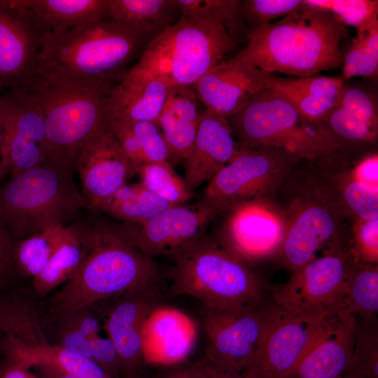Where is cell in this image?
<instances>
[{
  "label": "cell",
  "mask_w": 378,
  "mask_h": 378,
  "mask_svg": "<svg viewBox=\"0 0 378 378\" xmlns=\"http://www.w3.org/2000/svg\"><path fill=\"white\" fill-rule=\"evenodd\" d=\"M89 211L69 225L85 256L77 272L52 300L53 313L61 317L103 300L159 288L161 272L155 260L132 243L120 222Z\"/></svg>",
  "instance_id": "6da1fadb"
},
{
  "label": "cell",
  "mask_w": 378,
  "mask_h": 378,
  "mask_svg": "<svg viewBox=\"0 0 378 378\" xmlns=\"http://www.w3.org/2000/svg\"><path fill=\"white\" fill-rule=\"evenodd\" d=\"M346 27L330 13L304 6L246 34L247 44L234 59L270 74L318 76L342 68L340 43Z\"/></svg>",
  "instance_id": "7a4b0ae2"
},
{
  "label": "cell",
  "mask_w": 378,
  "mask_h": 378,
  "mask_svg": "<svg viewBox=\"0 0 378 378\" xmlns=\"http://www.w3.org/2000/svg\"><path fill=\"white\" fill-rule=\"evenodd\" d=\"M153 32L104 19L42 36L37 72L88 85L113 84Z\"/></svg>",
  "instance_id": "3957f363"
},
{
  "label": "cell",
  "mask_w": 378,
  "mask_h": 378,
  "mask_svg": "<svg viewBox=\"0 0 378 378\" xmlns=\"http://www.w3.org/2000/svg\"><path fill=\"white\" fill-rule=\"evenodd\" d=\"M112 84L88 85L36 73L26 90L43 111L51 160L73 174L84 146L111 127Z\"/></svg>",
  "instance_id": "277c9868"
},
{
  "label": "cell",
  "mask_w": 378,
  "mask_h": 378,
  "mask_svg": "<svg viewBox=\"0 0 378 378\" xmlns=\"http://www.w3.org/2000/svg\"><path fill=\"white\" fill-rule=\"evenodd\" d=\"M170 293L206 307L235 309L267 300L265 284L249 264L206 234L174 258Z\"/></svg>",
  "instance_id": "5b68a950"
},
{
  "label": "cell",
  "mask_w": 378,
  "mask_h": 378,
  "mask_svg": "<svg viewBox=\"0 0 378 378\" xmlns=\"http://www.w3.org/2000/svg\"><path fill=\"white\" fill-rule=\"evenodd\" d=\"M73 176L50 162L0 184V220L15 241L51 227H66L87 209Z\"/></svg>",
  "instance_id": "8992f818"
},
{
  "label": "cell",
  "mask_w": 378,
  "mask_h": 378,
  "mask_svg": "<svg viewBox=\"0 0 378 378\" xmlns=\"http://www.w3.org/2000/svg\"><path fill=\"white\" fill-rule=\"evenodd\" d=\"M227 120L242 147L281 150L298 160H325L346 153L323 125L266 88Z\"/></svg>",
  "instance_id": "52a82bcc"
},
{
  "label": "cell",
  "mask_w": 378,
  "mask_h": 378,
  "mask_svg": "<svg viewBox=\"0 0 378 378\" xmlns=\"http://www.w3.org/2000/svg\"><path fill=\"white\" fill-rule=\"evenodd\" d=\"M234 37L213 22L180 17L155 35L133 67L170 86H193L235 48Z\"/></svg>",
  "instance_id": "ba28073f"
},
{
  "label": "cell",
  "mask_w": 378,
  "mask_h": 378,
  "mask_svg": "<svg viewBox=\"0 0 378 378\" xmlns=\"http://www.w3.org/2000/svg\"><path fill=\"white\" fill-rule=\"evenodd\" d=\"M358 260L351 248L335 245L270 289V298L278 308L293 314H315L340 306Z\"/></svg>",
  "instance_id": "9c48e42d"
},
{
  "label": "cell",
  "mask_w": 378,
  "mask_h": 378,
  "mask_svg": "<svg viewBox=\"0 0 378 378\" xmlns=\"http://www.w3.org/2000/svg\"><path fill=\"white\" fill-rule=\"evenodd\" d=\"M50 162L44 117L36 97L24 89L1 96L0 180Z\"/></svg>",
  "instance_id": "30bf717a"
},
{
  "label": "cell",
  "mask_w": 378,
  "mask_h": 378,
  "mask_svg": "<svg viewBox=\"0 0 378 378\" xmlns=\"http://www.w3.org/2000/svg\"><path fill=\"white\" fill-rule=\"evenodd\" d=\"M297 160L281 150L240 146L234 158L209 181L202 199L219 214L244 201L264 199Z\"/></svg>",
  "instance_id": "8fae6325"
},
{
  "label": "cell",
  "mask_w": 378,
  "mask_h": 378,
  "mask_svg": "<svg viewBox=\"0 0 378 378\" xmlns=\"http://www.w3.org/2000/svg\"><path fill=\"white\" fill-rule=\"evenodd\" d=\"M274 308L270 298L235 309L205 307L203 328L208 345L202 360L243 372L259 347Z\"/></svg>",
  "instance_id": "7c38bea8"
},
{
  "label": "cell",
  "mask_w": 378,
  "mask_h": 378,
  "mask_svg": "<svg viewBox=\"0 0 378 378\" xmlns=\"http://www.w3.org/2000/svg\"><path fill=\"white\" fill-rule=\"evenodd\" d=\"M328 311L293 314L275 305L259 347L244 371L254 378H292Z\"/></svg>",
  "instance_id": "4fadbf2b"
},
{
  "label": "cell",
  "mask_w": 378,
  "mask_h": 378,
  "mask_svg": "<svg viewBox=\"0 0 378 378\" xmlns=\"http://www.w3.org/2000/svg\"><path fill=\"white\" fill-rule=\"evenodd\" d=\"M218 214L214 206L202 199L193 204L172 206L142 223H121L130 239L146 255L174 258L204 236Z\"/></svg>",
  "instance_id": "5bb4252c"
},
{
  "label": "cell",
  "mask_w": 378,
  "mask_h": 378,
  "mask_svg": "<svg viewBox=\"0 0 378 378\" xmlns=\"http://www.w3.org/2000/svg\"><path fill=\"white\" fill-rule=\"evenodd\" d=\"M330 195H314L295 204L285 218V229L279 254L291 272L314 258L316 253L338 231L342 211Z\"/></svg>",
  "instance_id": "9a60e30c"
},
{
  "label": "cell",
  "mask_w": 378,
  "mask_h": 378,
  "mask_svg": "<svg viewBox=\"0 0 378 378\" xmlns=\"http://www.w3.org/2000/svg\"><path fill=\"white\" fill-rule=\"evenodd\" d=\"M224 211L221 244L227 249L248 263L279 252L285 218L264 199L244 201Z\"/></svg>",
  "instance_id": "2e32d148"
},
{
  "label": "cell",
  "mask_w": 378,
  "mask_h": 378,
  "mask_svg": "<svg viewBox=\"0 0 378 378\" xmlns=\"http://www.w3.org/2000/svg\"><path fill=\"white\" fill-rule=\"evenodd\" d=\"M43 34L14 1H0V86L26 90L36 75Z\"/></svg>",
  "instance_id": "e0dca14e"
},
{
  "label": "cell",
  "mask_w": 378,
  "mask_h": 378,
  "mask_svg": "<svg viewBox=\"0 0 378 378\" xmlns=\"http://www.w3.org/2000/svg\"><path fill=\"white\" fill-rule=\"evenodd\" d=\"M87 209L93 211L133 176L131 165L110 127L87 143L76 164Z\"/></svg>",
  "instance_id": "ac0fdd59"
},
{
  "label": "cell",
  "mask_w": 378,
  "mask_h": 378,
  "mask_svg": "<svg viewBox=\"0 0 378 378\" xmlns=\"http://www.w3.org/2000/svg\"><path fill=\"white\" fill-rule=\"evenodd\" d=\"M355 316L342 305L328 312L292 378H335L349 363L356 328Z\"/></svg>",
  "instance_id": "d6986e66"
},
{
  "label": "cell",
  "mask_w": 378,
  "mask_h": 378,
  "mask_svg": "<svg viewBox=\"0 0 378 378\" xmlns=\"http://www.w3.org/2000/svg\"><path fill=\"white\" fill-rule=\"evenodd\" d=\"M347 153L377 144L378 99L370 85L345 80L340 97L321 124Z\"/></svg>",
  "instance_id": "ffe728a7"
},
{
  "label": "cell",
  "mask_w": 378,
  "mask_h": 378,
  "mask_svg": "<svg viewBox=\"0 0 378 378\" xmlns=\"http://www.w3.org/2000/svg\"><path fill=\"white\" fill-rule=\"evenodd\" d=\"M108 314L105 328L118 351L121 370L136 372L145 363L142 354V330L146 318L159 304L160 288L146 289L118 297Z\"/></svg>",
  "instance_id": "44dd1931"
},
{
  "label": "cell",
  "mask_w": 378,
  "mask_h": 378,
  "mask_svg": "<svg viewBox=\"0 0 378 378\" xmlns=\"http://www.w3.org/2000/svg\"><path fill=\"white\" fill-rule=\"evenodd\" d=\"M197 324L178 309L159 304L146 318L142 330L145 363L176 365L183 363L195 347Z\"/></svg>",
  "instance_id": "7402d4cb"
},
{
  "label": "cell",
  "mask_w": 378,
  "mask_h": 378,
  "mask_svg": "<svg viewBox=\"0 0 378 378\" xmlns=\"http://www.w3.org/2000/svg\"><path fill=\"white\" fill-rule=\"evenodd\" d=\"M240 144L227 118L204 109L200 112L198 130L185 162L184 181L193 192L209 181L237 155Z\"/></svg>",
  "instance_id": "603a6c76"
},
{
  "label": "cell",
  "mask_w": 378,
  "mask_h": 378,
  "mask_svg": "<svg viewBox=\"0 0 378 378\" xmlns=\"http://www.w3.org/2000/svg\"><path fill=\"white\" fill-rule=\"evenodd\" d=\"M193 87L205 109L227 118L265 88L255 67L234 57L212 67Z\"/></svg>",
  "instance_id": "cb8c5ba5"
},
{
  "label": "cell",
  "mask_w": 378,
  "mask_h": 378,
  "mask_svg": "<svg viewBox=\"0 0 378 378\" xmlns=\"http://www.w3.org/2000/svg\"><path fill=\"white\" fill-rule=\"evenodd\" d=\"M172 88L162 79L132 67L111 91L109 122H157Z\"/></svg>",
  "instance_id": "d4e9b609"
},
{
  "label": "cell",
  "mask_w": 378,
  "mask_h": 378,
  "mask_svg": "<svg viewBox=\"0 0 378 378\" xmlns=\"http://www.w3.org/2000/svg\"><path fill=\"white\" fill-rule=\"evenodd\" d=\"M256 71L265 88L282 95L304 117L320 125L336 104L345 82L342 76L284 77Z\"/></svg>",
  "instance_id": "484cf974"
},
{
  "label": "cell",
  "mask_w": 378,
  "mask_h": 378,
  "mask_svg": "<svg viewBox=\"0 0 378 378\" xmlns=\"http://www.w3.org/2000/svg\"><path fill=\"white\" fill-rule=\"evenodd\" d=\"M197 99L194 87L173 86L158 120L172 165L184 162L193 147L200 117Z\"/></svg>",
  "instance_id": "4316f807"
},
{
  "label": "cell",
  "mask_w": 378,
  "mask_h": 378,
  "mask_svg": "<svg viewBox=\"0 0 378 378\" xmlns=\"http://www.w3.org/2000/svg\"><path fill=\"white\" fill-rule=\"evenodd\" d=\"M42 34H59L108 19V0H14Z\"/></svg>",
  "instance_id": "83f0119b"
},
{
  "label": "cell",
  "mask_w": 378,
  "mask_h": 378,
  "mask_svg": "<svg viewBox=\"0 0 378 378\" xmlns=\"http://www.w3.org/2000/svg\"><path fill=\"white\" fill-rule=\"evenodd\" d=\"M1 352L5 360L29 369L48 365L78 378H113L94 360L58 344L32 349L7 348Z\"/></svg>",
  "instance_id": "f1b7e54d"
},
{
  "label": "cell",
  "mask_w": 378,
  "mask_h": 378,
  "mask_svg": "<svg viewBox=\"0 0 378 378\" xmlns=\"http://www.w3.org/2000/svg\"><path fill=\"white\" fill-rule=\"evenodd\" d=\"M110 126L131 165L133 176L145 164L169 162V148L157 122H111Z\"/></svg>",
  "instance_id": "f546056e"
},
{
  "label": "cell",
  "mask_w": 378,
  "mask_h": 378,
  "mask_svg": "<svg viewBox=\"0 0 378 378\" xmlns=\"http://www.w3.org/2000/svg\"><path fill=\"white\" fill-rule=\"evenodd\" d=\"M172 206L141 183H126L92 211L120 223H142Z\"/></svg>",
  "instance_id": "4dcf8cb0"
},
{
  "label": "cell",
  "mask_w": 378,
  "mask_h": 378,
  "mask_svg": "<svg viewBox=\"0 0 378 378\" xmlns=\"http://www.w3.org/2000/svg\"><path fill=\"white\" fill-rule=\"evenodd\" d=\"M177 11L174 0H108V19L156 34L172 24Z\"/></svg>",
  "instance_id": "1f68e13d"
},
{
  "label": "cell",
  "mask_w": 378,
  "mask_h": 378,
  "mask_svg": "<svg viewBox=\"0 0 378 378\" xmlns=\"http://www.w3.org/2000/svg\"><path fill=\"white\" fill-rule=\"evenodd\" d=\"M67 226H55L15 241L13 260L17 276L34 278L45 268L62 244Z\"/></svg>",
  "instance_id": "d6a6232c"
},
{
  "label": "cell",
  "mask_w": 378,
  "mask_h": 378,
  "mask_svg": "<svg viewBox=\"0 0 378 378\" xmlns=\"http://www.w3.org/2000/svg\"><path fill=\"white\" fill-rule=\"evenodd\" d=\"M85 256L84 248L70 225L66 237L49 262L33 279L35 293L43 297L66 283L77 272Z\"/></svg>",
  "instance_id": "836d02e7"
},
{
  "label": "cell",
  "mask_w": 378,
  "mask_h": 378,
  "mask_svg": "<svg viewBox=\"0 0 378 378\" xmlns=\"http://www.w3.org/2000/svg\"><path fill=\"white\" fill-rule=\"evenodd\" d=\"M342 307L353 315H361L365 322H377V264L365 263L358 260L342 301Z\"/></svg>",
  "instance_id": "e575fe53"
},
{
  "label": "cell",
  "mask_w": 378,
  "mask_h": 378,
  "mask_svg": "<svg viewBox=\"0 0 378 378\" xmlns=\"http://www.w3.org/2000/svg\"><path fill=\"white\" fill-rule=\"evenodd\" d=\"M342 77L377 78L378 75V22L358 31L343 56Z\"/></svg>",
  "instance_id": "d590c367"
},
{
  "label": "cell",
  "mask_w": 378,
  "mask_h": 378,
  "mask_svg": "<svg viewBox=\"0 0 378 378\" xmlns=\"http://www.w3.org/2000/svg\"><path fill=\"white\" fill-rule=\"evenodd\" d=\"M181 17L213 22L224 27L231 35L241 26L239 0H174Z\"/></svg>",
  "instance_id": "8d00e7d4"
},
{
  "label": "cell",
  "mask_w": 378,
  "mask_h": 378,
  "mask_svg": "<svg viewBox=\"0 0 378 378\" xmlns=\"http://www.w3.org/2000/svg\"><path fill=\"white\" fill-rule=\"evenodd\" d=\"M137 174L146 189L172 205L186 204L192 197L184 179L168 161L145 164Z\"/></svg>",
  "instance_id": "74e56055"
},
{
  "label": "cell",
  "mask_w": 378,
  "mask_h": 378,
  "mask_svg": "<svg viewBox=\"0 0 378 378\" xmlns=\"http://www.w3.org/2000/svg\"><path fill=\"white\" fill-rule=\"evenodd\" d=\"M342 376L346 378H378L377 322L356 325L352 354Z\"/></svg>",
  "instance_id": "f35d334b"
},
{
  "label": "cell",
  "mask_w": 378,
  "mask_h": 378,
  "mask_svg": "<svg viewBox=\"0 0 378 378\" xmlns=\"http://www.w3.org/2000/svg\"><path fill=\"white\" fill-rule=\"evenodd\" d=\"M311 7L330 13L345 27L361 31L378 22L377 0H304Z\"/></svg>",
  "instance_id": "ab89813d"
},
{
  "label": "cell",
  "mask_w": 378,
  "mask_h": 378,
  "mask_svg": "<svg viewBox=\"0 0 378 378\" xmlns=\"http://www.w3.org/2000/svg\"><path fill=\"white\" fill-rule=\"evenodd\" d=\"M62 318H66V322L59 335L58 344L90 359L93 340L99 335L98 319L88 310Z\"/></svg>",
  "instance_id": "60d3db41"
},
{
  "label": "cell",
  "mask_w": 378,
  "mask_h": 378,
  "mask_svg": "<svg viewBox=\"0 0 378 378\" xmlns=\"http://www.w3.org/2000/svg\"><path fill=\"white\" fill-rule=\"evenodd\" d=\"M344 179L341 190V201L356 218H378V187L358 181L353 177Z\"/></svg>",
  "instance_id": "b9f144b4"
},
{
  "label": "cell",
  "mask_w": 378,
  "mask_h": 378,
  "mask_svg": "<svg viewBox=\"0 0 378 378\" xmlns=\"http://www.w3.org/2000/svg\"><path fill=\"white\" fill-rule=\"evenodd\" d=\"M304 6V0H246L241 1V15L253 28L279 20Z\"/></svg>",
  "instance_id": "7bdbcfd3"
},
{
  "label": "cell",
  "mask_w": 378,
  "mask_h": 378,
  "mask_svg": "<svg viewBox=\"0 0 378 378\" xmlns=\"http://www.w3.org/2000/svg\"><path fill=\"white\" fill-rule=\"evenodd\" d=\"M351 248L359 261L377 264L378 218H356L353 227V244Z\"/></svg>",
  "instance_id": "ee69618b"
},
{
  "label": "cell",
  "mask_w": 378,
  "mask_h": 378,
  "mask_svg": "<svg viewBox=\"0 0 378 378\" xmlns=\"http://www.w3.org/2000/svg\"><path fill=\"white\" fill-rule=\"evenodd\" d=\"M15 240L0 220V294L7 291L17 276L14 260Z\"/></svg>",
  "instance_id": "f6af8a7d"
},
{
  "label": "cell",
  "mask_w": 378,
  "mask_h": 378,
  "mask_svg": "<svg viewBox=\"0 0 378 378\" xmlns=\"http://www.w3.org/2000/svg\"><path fill=\"white\" fill-rule=\"evenodd\" d=\"M349 174L354 179L371 186L378 187V155L370 153L362 158Z\"/></svg>",
  "instance_id": "bcb514c9"
},
{
  "label": "cell",
  "mask_w": 378,
  "mask_h": 378,
  "mask_svg": "<svg viewBox=\"0 0 378 378\" xmlns=\"http://www.w3.org/2000/svg\"><path fill=\"white\" fill-rule=\"evenodd\" d=\"M161 378H208L206 370L200 362L179 365L169 370Z\"/></svg>",
  "instance_id": "7dc6e473"
},
{
  "label": "cell",
  "mask_w": 378,
  "mask_h": 378,
  "mask_svg": "<svg viewBox=\"0 0 378 378\" xmlns=\"http://www.w3.org/2000/svg\"><path fill=\"white\" fill-rule=\"evenodd\" d=\"M0 378H41L29 368L4 360L0 364Z\"/></svg>",
  "instance_id": "c3c4849f"
},
{
  "label": "cell",
  "mask_w": 378,
  "mask_h": 378,
  "mask_svg": "<svg viewBox=\"0 0 378 378\" xmlns=\"http://www.w3.org/2000/svg\"><path fill=\"white\" fill-rule=\"evenodd\" d=\"M202 363L206 370L208 378H254L244 371L237 372L231 369L208 363L203 360H202Z\"/></svg>",
  "instance_id": "681fc988"
},
{
  "label": "cell",
  "mask_w": 378,
  "mask_h": 378,
  "mask_svg": "<svg viewBox=\"0 0 378 378\" xmlns=\"http://www.w3.org/2000/svg\"><path fill=\"white\" fill-rule=\"evenodd\" d=\"M35 368H37L43 378H78L48 365H38Z\"/></svg>",
  "instance_id": "f907efd6"
},
{
  "label": "cell",
  "mask_w": 378,
  "mask_h": 378,
  "mask_svg": "<svg viewBox=\"0 0 378 378\" xmlns=\"http://www.w3.org/2000/svg\"><path fill=\"white\" fill-rule=\"evenodd\" d=\"M127 378H142L139 377L136 373L132 374H127Z\"/></svg>",
  "instance_id": "816d5d0a"
},
{
  "label": "cell",
  "mask_w": 378,
  "mask_h": 378,
  "mask_svg": "<svg viewBox=\"0 0 378 378\" xmlns=\"http://www.w3.org/2000/svg\"><path fill=\"white\" fill-rule=\"evenodd\" d=\"M335 378H346V377H344V376L342 375V376H339V377H335Z\"/></svg>",
  "instance_id": "f5cc1de1"
},
{
  "label": "cell",
  "mask_w": 378,
  "mask_h": 378,
  "mask_svg": "<svg viewBox=\"0 0 378 378\" xmlns=\"http://www.w3.org/2000/svg\"><path fill=\"white\" fill-rule=\"evenodd\" d=\"M2 89H3V88L0 86V94H1V90H2ZM0 97H1V95H0Z\"/></svg>",
  "instance_id": "db71d44e"
}]
</instances>
